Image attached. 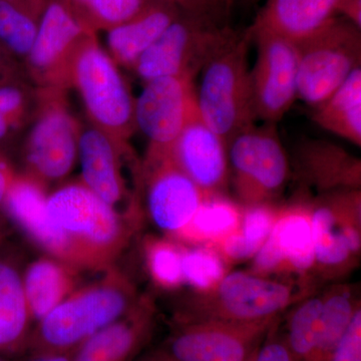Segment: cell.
I'll use <instances>...</instances> for the list:
<instances>
[{"label": "cell", "instance_id": "52a82bcc", "mask_svg": "<svg viewBox=\"0 0 361 361\" xmlns=\"http://www.w3.org/2000/svg\"><path fill=\"white\" fill-rule=\"evenodd\" d=\"M296 47L297 99L313 109L326 101L360 66V30L345 18L336 16Z\"/></svg>", "mask_w": 361, "mask_h": 361}, {"label": "cell", "instance_id": "484cf974", "mask_svg": "<svg viewBox=\"0 0 361 361\" xmlns=\"http://www.w3.org/2000/svg\"><path fill=\"white\" fill-rule=\"evenodd\" d=\"M176 18L166 7L144 9L132 20L111 26L106 37L108 54L116 65L133 68Z\"/></svg>", "mask_w": 361, "mask_h": 361}, {"label": "cell", "instance_id": "ab89813d", "mask_svg": "<svg viewBox=\"0 0 361 361\" xmlns=\"http://www.w3.org/2000/svg\"><path fill=\"white\" fill-rule=\"evenodd\" d=\"M11 59L13 56L0 44V82L13 78V68Z\"/></svg>", "mask_w": 361, "mask_h": 361}, {"label": "cell", "instance_id": "44dd1931", "mask_svg": "<svg viewBox=\"0 0 361 361\" xmlns=\"http://www.w3.org/2000/svg\"><path fill=\"white\" fill-rule=\"evenodd\" d=\"M296 158L301 177L317 189L330 193L360 187V161L331 142H301Z\"/></svg>", "mask_w": 361, "mask_h": 361}, {"label": "cell", "instance_id": "9c48e42d", "mask_svg": "<svg viewBox=\"0 0 361 361\" xmlns=\"http://www.w3.org/2000/svg\"><path fill=\"white\" fill-rule=\"evenodd\" d=\"M230 180L242 206L273 203L289 177V161L276 123L252 125L228 144Z\"/></svg>", "mask_w": 361, "mask_h": 361}, {"label": "cell", "instance_id": "ffe728a7", "mask_svg": "<svg viewBox=\"0 0 361 361\" xmlns=\"http://www.w3.org/2000/svg\"><path fill=\"white\" fill-rule=\"evenodd\" d=\"M155 322V305L142 296L127 314L87 339L73 361H133L153 336Z\"/></svg>", "mask_w": 361, "mask_h": 361}, {"label": "cell", "instance_id": "9a60e30c", "mask_svg": "<svg viewBox=\"0 0 361 361\" xmlns=\"http://www.w3.org/2000/svg\"><path fill=\"white\" fill-rule=\"evenodd\" d=\"M90 35L80 20L59 2L45 7L30 54L26 70L37 87H70L71 61Z\"/></svg>", "mask_w": 361, "mask_h": 361}, {"label": "cell", "instance_id": "603a6c76", "mask_svg": "<svg viewBox=\"0 0 361 361\" xmlns=\"http://www.w3.org/2000/svg\"><path fill=\"white\" fill-rule=\"evenodd\" d=\"M78 272L51 256L37 259L27 266L23 282L32 320L39 322L75 290Z\"/></svg>", "mask_w": 361, "mask_h": 361}, {"label": "cell", "instance_id": "d4e9b609", "mask_svg": "<svg viewBox=\"0 0 361 361\" xmlns=\"http://www.w3.org/2000/svg\"><path fill=\"white\" fill-rule=\"evenodd\" d=\"M243 206L225 194H207L192 219L174 236L183 246L213 247L238 229Z\"/></svg>", "mask_w": 361, "mask_h": 361}, {"label": "cell", "instance_id": "d6986e66", "mask_svg": "<svg viewBox=\"0 0 361 361\" xmlns=\"http://www.w3.org/2000/svg\"><path fill=\"white\" fill-rule=\"evenodd\" d=\"M127 153V144L116 141L92 123H80L78 147L80 182L118 213L129 197L123 177V158Z\"/></svg>", "mask_w": 361, "mask_h": 361}, {"label": "cell", "instance_id": "ee69618b", "mask_svg": "<svg viewBox=\"0 0 361 361\" xmlns=\"http://www.w3.org/2000/svg\"><path fill=\"white\" fill-rule=\"evenodd\" d=\"M4 235H6V226H4V221L0 219V243L4 240Z\"/></svg>", "mask_w": 361, "mask_h": 361}, {"label": "cell", "instance_id": "ac0fdd59", "mask_svg": "<svg viewBox=\"0 0 361 361\" xmlns=\"http://www.w3.org/2000/svg\"><path fill=\"white\" fill-rule=\"evenodd\" d=\"M178 167L206 194H225L230 180L228 146L202 120L190 118L171 149Z\"/></svg>", "mask_w": 361, "mask_h": 361}, {"label": "cell", "instance_id": "f1b7e54d", "mask_svg": "<svg viewBox=\"0 0 361 361\" xmlns=\"http://www.w3.org/2000/svg\"><path fill=\"white\" fill-rule=\"evenodd\" d=\"M360 300L349 285H334L322 294L320 329L313 361H329L348 331Z\"/></svg>", "mask_w": 361, "mask_h": 361}, {"label": "cell", "instance_id": "5b68a950", "mask_svg": "<svg viewBox=\"0 0 361 361\" xmlns=\"http://www.w3.org/2000/svg\"><path fill=\"white\" fill-rule=\"evenodd\" d=\"M70 87L82 97L90 123L127 144L135 129V99L115 61L90 35L71 61Z\"/></svg>", "mask_w": 361, "mask_h": 361}, {"label": "cell", "instance_id": "d6a6232c", "mask_svg": "<svg viewBox=\"0 0 361 361\" xmlns=\"http://www.w3.org/2000/svg\"><path fill=\"white\" fill-rule=\"evenodd\" d=\"M37 30V23L13 0H0V44L11 56L25 59Z\"/></svg>", "mask_w": 361, "mask_h": 361}, {"label": "cell", "instance_id": "60d3db41", "mask_svg": "<svg viewBox=\"0 0 361 361\" xmlns=\"http://www.w3.org/2000/svg\"><path fill=\"white\" fill-rule=\"evenodd\" d=\"M233 0H202L203 7L201 11H205V13L213 14V16H217L215 13V11H222L225 7L230 6V4Z\"/></svg>", "mask_w": 361, "mask_h": 361}, {"label": "cell", "instance_id": "cb8c5ba5", "mask_svg": "<svg viewBox=\"0 0 361 361\" xmlns=\"http://www.w3.org/2000/svg\"><path fill=\"white\" fill-rule=\"evenodd\" d=\"M32 322L23 274L13 261L0 256V353L26 350Z\"/></svg>", "mask_w": 361, "mask_h": 361}, {"label": "cell", "instance_id": "74e56055", "mask_svg": "<svg viewBox=\"0 0 361 361\" xmlns=\"http://www.w3.org/2000/svg\"><path fill=\"white\" fill-rule=\"evenodd\" d=\"M337 13H341L343 18L360 30L361 0H341Z\"/></svg>", "mask_w": 361, "mask_h": 361}, {"label": "cell", "instance_id": "4dcf8cb0", "mask_svg": "<svg viewBox=\"0 0 361 361\" xmlns=\"http://www.w3.org/2000/svg\"><path fill=\"white\" fill-rule=\"evenodd\" d=\"M142 253L149 276L158 288L174 291L184 284L183 245L169 237L147 236Z\"/></svg>", "mask_w": 361, "mask_h": 361}, {"label": "cell", "instance_id": "277c9868", "mask_svg": "<svg viewBox=\"0 0 361 361\" xmlns=\"http://www.w3.org/2000/svg\"><path fill=\"white\" fill-rule=\"evenodd\" d=\"M250 30L220 49L202 68L196 104L203 122L229 144L254 125L248 44Z\"/></svg>", "mask_w": 361, "mask_h": 361}, {"label": "cell", "instance_id": "f546056e", "mask_svg": "<svg viewBox=\"0 0 361 361\" xmlns=\"http://www.w3.org/2000/svg\"><path fill=\"white\" fill-rule=\"evenodd\" d=\"M322 310V294H312L292 306L283 338L296 361H313Z\"/></svg>", "mask_w": 361, "mask_h": 361}, {"label": "cell", "instance_id": "2e32d148", "mask_svg": "<svg viewBox=\"0 0 361 361\" xmlns=\"http://www.w3.org/2000/svg\"><path fill=\"white\" fill-rule=\"evenodd\" d=\"M140 176L149 219L166 237L174 236L192 219L207 194L170 155H147Z\"/></svg>", "mask_w": 361, "mask_h": 361}, {"label": "cell", "instance_id": "f35d334b", "mask_svg": "<svg viewBox=\"0 0 361 361\" xmlns=\"http://www.w3.org/2000/svg\"><path fill=\"white\" fill-rule=\"evenodd\" d=\"M16 172L11 167L9 161L0 154V210L4 206V199H6L7 190Z\"/></svg>", "mask_w": 361, "mask_h": 361}, {"label": "cell", "instance_id": "bcb514c9", "mask_svg": "<svg viewBox=\"0 0 361 361\" xmlns=\"http://www.w3.org/2000/svg\"><path fill=\"white\" fill-rule=\"evenodd\" d=\"M0 361H4V360H0Z\"/></svg>", "mask_w": 361, "mask_h": 361}, {"label": "cell", "instance_id": "4fadbf2b", "mask_svg": "<svg viewBox=\"0 0 361 361\" xmlns=\"http://www.w3.org/2000/svg\"><path fill=\"white\" fill-rule=\"evenodd\" d=\"M314 268L311 204L297 202L278 207L269 236L252 259L250 272L259 276L310 282Z\"/></svg>", "mask_w": 361, "mask_h": 361}, {"label": "cell", "instance_id": "83f0119b", "mask_svg": "<svg viewBox=\"0 0 361 361\" xmlns=\"http://www.w3.org/2000/svg\"><path fill=\"white\" fill-rule=\"evenodd\" d=\"M278 207L274 203L243 206L238 229L211 248L219 254L228 267L252 260L269 236Z\"/></svg>", "mask_w": 361, "mask_h": 361}, {"label": "cell", "instance_id": "d590c367", "mask_svg": "<svg viewBox=\"0 0 361 361\" xmlns=\"http://www.w3.org/2000/svg\"><path fill=\"white\" fill-rule=\"evenodd\" d=\"M329 361H361V308Z\"/></svg>", "mask_w": 361, "mask_h": 361}, {"label": "cell", "instance_id": "3957f363", "mask_svg": "<svg viewBox=\"0 0 361 361\" xmlns=\"http://www.w3.org/2000/svg\"><path fill=\"white\" fill-rule=\"evenodd\" d=\"M315 290L316 285L301 280L259 276L250 271L228 272L213 290L194 292L176 313L175 322L214 319L253 323L275 319Z\"/></svg>", "mask_w": 361, "mask_h": 361}, {"label": "cell", "instance_id": "8992f818", "mask_svg": "<svg viewBox=\"0 0 361 361\" xmlns=\"http://www.w3.org/2000/svg\"><path fill=\"white\" fill-rule=\"evenodd\" d=\"M80 130V123L68 108L66 90L39 87L23 145L25 173L45 186L65 179L78 161Z\"/></svg>", "mask_w": 361, "mask_h": 361}, {"label": "cell", "instance_id": "7a4b0ae2", "mask_svg": "<svg viewBox=\"0 0 361 361\" xmlns=\"http://www.w3.org/2000/svg\"><path fill=\"white\" fill-rule=\"evenodd\" d=\"M47 213L77 252L82 270L108 271L129 243L135 221L118 213L80 180L47 195Z\"/></svg>", "mask_w": 361, "mask_h": 361}, {"label": "cell", "instance_id": "e0dca14e", "mask_svg": "<svg viewBox=\"0 0 361 361\" xmlns=\"http://www.w3.org/2000/svg\"><path fill=\"white\" fill-rule=\"evenodd\" d=\"M45 188L32 176L25 172L16 173L2 209L9 219L49 256L63 261L78 271L82 270L70 240L49 218Z\"/></svg>", "mask_w": 361, "mask_h": 361}, {"label": "cell", "instance_id": "4316f807", "mask_svg": "<svg viewBox=\"0 0 361 361\" xmlns=\"http://www.w3.org/2000/svg\"><path fill=\"white\" fill-rule=\"evenodd\" d=\"M313 121L323 130L361 146L360 66L326 101L314 108Z\"/></svg>", "mask_w": 361, "mask_h": 361}, {"label": "cell", "instance_id": "836d02e7", "mask_svg": "<svg viewBox=\"0 0 361 361\" xmlns=\"http://www.w3.org/2000/svg\"><path fill=\"white\" fill-rule=\"evenodd\" d=\"M32 99L25 85L13 78L0 82V144L25 123Z\"/></svg>", "mask_w": 361, "mask_h": 361}, {"label": "cell", "instance_id": "7c38bea8", "mask_svg": "<svg viewBox=\"0 0 361 361\" xmlns=\"http://www.w3.org/2000/svg\"><path fill=\"white\" fill-rule=\"evenodd\" d=\"M257 58L250 71L252 106L256 120L277 123L297 99L298 51L295 42L252 27Z\"/></svg>", "mask_w": 361, "mask_h": 361}, {"label": "cell", "instance_id": "7402d4cb", "mask_svg": "<svg viewBox=\"0 0 361 361\" xmlns=\"http://www.w3.org/2000/svg\"><path fill=\"white\" fill-rule=\"evenodd\" d=\"M341 0H267L253 28L301 42L336 18Z\"/></svg>", "mask_w": 361, "mask_h": 361}, {"label": "cell", "instance_id": "6da1fadb", "mask_svg": "<svg viewBox=\"0 0 361 361\" xmlns=\"http://www.w3.org/2000/svg\"><path fill=\"white\" fill-rule=\"evenodd\" d=\"M141 297L127 275L111 268L94 283L75 290L32 330V357L73 355L87 339L127 314Z\"/></svg>", "mask_w": 361, "mask_h": 361}, {"label": "cell", "instance_id": "e575fe53", "mask_svg": "<svg viewBox=\"0 0 361 361\" xmlns=\"http://www.w3.org/2000/svg\"><path fill=\"white\" fill-rule=\"evenodd\" d=\"M102 25L115 26L144 11L145 0H73Z\"/></svg>", "mask_w": 361, "mask_h": 361}, {"label": "cell", "instance_id": "1f68e13d", "mask_svg": "<svg viewBox=\"0 0 361 361\" xmlns=\"http://www.w3.org/2000/svg\"><path fill=\"white\" fill-rule=\"evenodd\" d=\"M228 265L208 246H183L182 272L184 284L195 293L213 290L227 275Z\"/></svg>", "mask_w": 361, "mask_h": 361}, {"label": "cell", "instance_id": "5bb4252c", "mask_svg": "<svg viewBox=\"0 0 361 361\" xmlns=\"http://www.w3.org/2000/svg\"><path fill=\"white\" fill-rule=\"evenodd\" d=\"M198 111L194 78L168 77L145 82L135 99V126L148 139L147 155H169Z\"/></svg>", "mask_w": 361, "mask_h": 361}, {"label": "cell", "instance_id": "b9f144b4", "mask_svg": "<svg viewBox=\"0 0 361 361\" xmlns=\"http://www.w3.org/2000/svg\"><path fill=\"white\" fill-rule=\"evenodd\" d=\"M137 361H172L170 358L168 357L163 351L161 350L160 348L157 349V350L152 351V353H148L142 357L140 358L139 360Z\"/></svg>", "mask_w": 361, "mask_h": 361}, {"label": "cell", "instance_id": "8fae6325", "mask_svg": "<svg viewBox=\"0 0 361 361\" xmlns=\"http://www.w3.org/2000/svg\"><path fill=\"white\" fill-rule=\"evenodd\" d=\"M278 319L175 322L174 331L160 349L172 361H246Z\"/></svg>", "mask_w": 361, "mask_h": 361}, {"label": "cell", "instance_id": "7bdbcfd3", "mask_svg": "<svg viewBox=\"0 0 361 361\" xmlns=\"http://www.w3.org/2000/svg\"><path fill=\"white\" fill-rule=\"evenodd\" d=\"M30 361H73V355H52L32 357Z\"/></svg>", "mask_w": 361, "mask_h": 361}, {"label": "cell", "instance_id": "ba28073f", "mask_svg": "<svg viewBox=\"0 0 361 361\" xmlns=\"http://www.w3.org/2000/svg\"><path fill=\"white\" fill-rule=\"evenodd\" d=\"M237 35L207 13L187 20L176 18L133 68L145 82L168 77L194 78Z\"/></svg>", "mask_w": 361, "mask_h": 361}, {"label": "cell", "instance_id": "30bf717a", "mask_svg": "<svg viewBox=\"0 0 361 361\" xmlns=\"http://www.w3.org/2000/svg\"><path fill=\"white\" fill-rule=\"evenodd\" d=\"M314 244L312 278L338 279L356 267L361 251L360 191L330 192L311 204Z\"/></svg>", "mask_w": 361, "mask_h": 361}, {"label": "cell", "instance_id": "f6af8a7d", "mask_svg": "<svg viewBox=\"0 0 361 361\" xmlns=\"http://www.w3.org/2000/svg\"><path fill=\"white\" fill-rule=\"evenodd\" d=\"M258 348H259V346H258ZM258 348H256L255 350H254V353H252V355L250 356H249L248 358H247L246 361H255L256 353H257Z\"/></svg>", "mask_w": 361, "mask_h": 361}, {"label": "cell", "instance_id": "8d00e7d4", "mask_svg": "<svg viewBox=\"0 0 361 361\" xmlns=\"http://www.w3.org/2000/svg\"><path fill=\"white\" fill-rule=\"evenodd\" d=\"M275 323L259 345L255 361H296Z\"/></svg>", "mask_w": 361, "mask_h": 361}]
</instances>
